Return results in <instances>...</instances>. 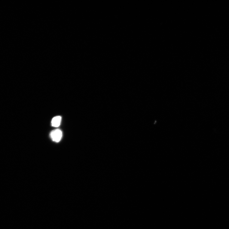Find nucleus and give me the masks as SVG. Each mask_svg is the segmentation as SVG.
Listing matches in <instances>:
<instances>
[{"mask_svg":"<svg viewBox=\"0 0 229 229\" xmlns=\"http://www.w3.org/2000/svg\"><path fill=\"white\" fill-rule=\"evenodd\" d=\"M62 136V131L59 129L52 131L50 134V137L52 140L56 142H59L60 141Z\"/></svg>","mask_w":229,"mask_h":229,"instance_id":"1","label":"nucleus"},{"mask_svg":"<svg viewBox=\"0 0 229 229\" xmlns=\"http://www.w3.org/2000/svg\"><path fill=\"white\" fill-rule=\"evenodd\" d=\"M61 120L62 117L60 116L54 117L51 121L52 126L56 127H59L60 124Z\"/></svg>","mask_w":229,"mask_h":229,"instance_id":"2","label":"nucleus"}]
</instances>
